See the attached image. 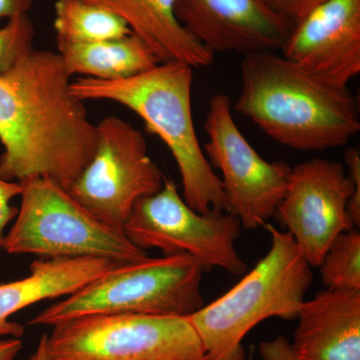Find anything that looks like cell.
I'll use <instances>...</instances> for the list:
<instances>
[{
	"label": "cell",
	"instance_id": "cell-25",
	"mask_svg": "<svg viewBox=\"0 0 360 360\" xmlns=\"http://www.w3.org/2000/svg\"><path fill=\"white\" fill-rule=\"evenodd\" d=\"M22 347L21 338L0 340V360H15Z\"/></svg>",
	"mask_w": 360,
	"mask_h": 360
},
{
	"label": "cell",
	"instance_id": "cell-26",
	"mask_svg": "<svg viewBox=\"0 0 360 360\" xmlns=\"http://www.w3.org/2000/svg\"><path fill=\"white\" fill-rule=\"evenodd\" d=\"M45 343H46V333L41 336L37 349L30 355V359L27 360H47L46 345H45Z\"/></svg>",
	"mask_w": 360,
	"mask_h": 360
},
{
	"label": "cell",
	"instance_id": "cell-12",
	"mask_svg": "<svg viewBox=\"0 0 360 360\" xmlns=\"http://www.w3.org/2000/svg\"><path fill=\"white\" fill-rule=\"evenodd\" d=\"M174 8L184 30L214 54L281 51L293 28L265 0H175Z\"/></svg>",
	"mask_w": 360,
	"mask_h": 360
},
{
	"label": "cell",
	"instance_id": "cell-15",
	"mask_svg": "<svg viewBox=\"0 0 360 360\" xmlns=\"http://www.w3.org/2000/svg\"><path fill=\"white\" fill-rule=\"evenodd\" d=\"M125 264L110 258H51L34 260L30 276L13 283L0 284V336L21 338L25 328L9 321L20 310L82 290Z\"/></svg>",
	"mask_w": 360,
	"mask_h": 360
},
{
	"label": "cell",
	"instance_id": "cell-13",
	"mask_svg": "<svg viewBox=\"0 0 360 360\" xmlns=\"http://www.w3.org/2000/svg\"><path fill=\"white\" fill-rule=\"evenodd\" d=\"M284 58L338 84L360 73V0H326L297 25L281 49Z\"/></svg>",
	"mask_w": 360,
	"mask_h": 360
},
{
	"label": "cell",
	"instance_id": "cell-17",
	"mask_svg": "<svg viewBox=\"0 0 360 360\" xmlns=\"http://www.w3.org/2000/svg\"><path fill=\"white\" fill-rule=\"evenodd\" d=\"M59 56L70 77L75 75L103 80L124 79L146 72L160 63L139 37L87 44H58Z\"/></svg>",
	"mask_w": 360,
	"mask_h": 360
},
{
	"label": "cell",
	"instance_id": "cell-3",
	"mask_svg": "<svg viewBox=\"0 0 360 360\" xmlns=\"http://www.w3.org/2000/svg\"><path fill=\"white\" fill-rule=\"evenodd\" d=\"M193 84V66L172 60L124 79L77 78L70 82V89L84 103L115 101L141 116L176 161L187 205L203 214L225 212L221 180L205 158L194 127Z\"/></svg>",
	"mask_w": 360,
	"mask_h": 360
},
{
	"label": "cell",
	"instance_id": "cell-24",
	"mask_svg": "<svg viewBox=\"0 0 360 360\" xmlns=\"http://www.w3.org/2000/svg\"><path fill=\"white\" fill-rule=\"evenodd\" d=\"M33 0H0V20L13 18L21 13H28Z\"/></svg>",
	"mask_w": 360,
	"mask_h": 360
},
{
	"label": "cell",
	"instance_id": "cell-7",
	"mask_svg": "<svg viewBox=\"0 0 360 360\" xmlns=\"http://www.w3.org/2000/svg\"><path fill=\"white\" fill-rule=\"evenodd\" d=\"M47 360H205L187 316L139 314L84 315L46 333Z\"/></svg>",
	"mask_w": 360,
	"mask_h": 360
},
{
	"label": "cell",
	"instance_id": "cell-16",
	"mask_svg": "<svg viewBox=\"0 0 360 360\" xmlns=\"http://www.w3.org/2000/svg\"><path fill=\"white\" fill-rule=\"evenodd\" d=\"M115 14L148 45L160 63L195 68L214 63V53L193 39L175 15V0H84Z\"/></svg>",
	"mask_w": 360,
	"mask_h": 360
},
{
	"label": "cell",
	"instance_id": "cell-27",
	"mask_svg": "<svg viewBox=\"0 0 360 360\" xmlns=\"http://www.w3.org/2000/svg\"><path fill=\"white\" fill-rule=\"evenodd\" d=\"M248 360H255V352H253V349L251 347L250 354H248Z\"/></svg>",
	"mask_w": 360,
	"mask_h": 360
},
{
	"label": "cell",
	"instance_id": "cell-23",
	"mask_svg": "<svg viewBox=\"0 0 360 360\" xmlns=\"http://www.w3.org/2000/svg\"><path fill=\"white\" fill-rule=\"evenodd\" d=\"M259 352L264 360H302L295 354L290 341L283 335L260 342Z\"/></svg>",
	"mask_w": 360,
	"mask_h": 360
},
{
	"label": "cell",
	"instance_id": "cell-10",
	"mask_svg": "<svg viewBox=\"0 0 360 360\" xmlns=\"http://www.w3.org/2000/svg\"><path fill=\"white\" fill-rule=\"evenodd\" d=\"M205 127L208 141L203 151L221 172L225 212L238 217L246 229L267 224L285 195L292 167L258 155L234 122L225 94L210 99Z\"/></svg>",
	"mask_w": 360,
	"mask_h": 360
},
{
	"label": "cell",
	"instance_id": "cell-1",
	"mask_svg": "<svg viewBox=\"0 0 360 360\" xmlns=\"http://www.w3.org/2000/svg\"><path fill=\"white\" fill-rule=\"evenodd\" d=\"M59 53L33 49L0 75V176L44 177L68 191L96 153L97 127L70 91Z\"/></svg>",
	"mask_w": 360,
	"mask_h": 360
},
{
	"label": "cell",
	"instance_id": "cell-8",
	"mask_svg": "<svg viewBox=\"0 0 360 360\" xmlns=\"http://www.w3.org/2000/svg\"><path fill=\"white\" fill-rule=\"evenodd\" d=\"M241 222L225 212L200 213L180 195L176 184L165 179L162 188L137 201L123 233L142 250H160L165 255L186 253L207 267L231 274L248 267L236 250Z\"/></svg>",
	"mask_w": 360,
	"mask_h": 360
},
{
	"label": "cell",
	"instance_id": "cell-22",
	"mask_svg": "<svg viewBox=\"0 0 360 360\" xmlns=\"http://www.w3.org/2000/svg\"><path fill=\"white\" fill-rule=\"evenodd\" d=\"M326 0H265L277 13L295 26Z\"/></svg>",
	"mask_w": 360,
	"mask_h": 360
},
{
	"label": "cell",
	"instance_id": "cell-20",
	"mask_svg": "<svg viewBox=\"0 0 360 360\" xmlns=\"http://www.w3.org/2000/svg\"><path fill=\"white\" fill-rule=\"evenodd\" d=\"M34 25L28 13L14 15L0 27V75L9 72L34 49Z\"/></svg>",
	"mask_w": 360,
	"mask_h": 360
},
{
	"label": "cell",
	"instance_id": "cell-4",
	"mask_svg": "<svg viewBox=\"0 0 360 360\" xmlns=\"http://www.w3.org/2000/svg\"><path fill=\"white\" fill-rule=\"evenodd\" d=\"M271 245L231 290L189 315L205 360H248L243 341L270 317L296 319L312 281L311 266L288 231L265 224Z\"/></svg>",
	"mask_w": 360,
	"mask_h": 360
},
{
	"label": "cell",
	"instance_id": "cell-21",
	"mask_svg": "<svg viewBox=\"0 0 360 360\" xmlns=\"http://www.w3.org/2000/svg\"><path fill=\"white\" fill-rule=\"evenodd\" d=\"M22 193V184L20 181H11L0 176V250L4 248V229L7 224L16 219L20 208L11 205V202L16 196Z\"/></svg>",
	"mask_w": 360,
	"mask_h": 360
},
{
	"label": "cell",
	"instance_id": "cell-5",
	"mask_svg": "<svg viewBox=\"0 0 360 360\" xmlns=\"http://www.w3.org/2000/svg\"><path fill=\"white\" fill-rule=\"evenodd\" d=\"M205 270L198 258L186 253L125 264L42 310L27 324L52 328L97 314L189 316L203 305Z\"/></svg>",
	"mask_w": 360,
	"mask_h": 360
},
{
	"label": "cell",
	"instance_id": "cell-6",
	"mask_svg": "<svg viewBox=\"0 0 360 360\" xmlns=\"http://www.w3.org/2000/svg\"><path fill=\"white\" fill-rule=\"evenodd\" d=\"M20 182L21 205L2 248L9 255L44 259L103 257L123 264L149 257L123 231L96 219L52 180L32 177Z\"/></svg>",
	"mask_w": 360,
	"mask_h": 360
},
{
	"label": "cell",
	"instance_id": "cell-14",
	"mask_svg": "<svg viewBox=\"0 0 360 360\" xmlns=\"http://www.w3.org/2000/svg\"><path fill=\"white\" fill-rule=\"evenodd\" d=\"M291 343L302 360H360V290L319 291L298 312Z\"/></svg>",
	"mask_w": 360,
	"mask_h": 360
},
{
	"label": "cell",
	"instance_id": "cell-11",
	"mask_svg": "<svg viewBox=\"0 0 360 360\" xmlns=\"http://www.w3.org/2000/svg\"><path fill=\"white\" fill-rule=\"evenodd\" d=\"M276 215L311 267H319L340 234L360 225L354 182L341 163L321 158L291 168Z\"/></svg>",
	"mask_w": 360,
	"mask_h": 360
},
{
	"label": "cell",
	"instance_id": "cell-9",
	"mask_svg": "<svg viewBox=\"0 0 360 360\" xmlns=\"http://www.w3.org/2000/svg\"><path fill=\"white\" fill-rule=\"evenodd\" d=\"M96 127V153L68 191L96 219L123 231L135 203L158 193L165 177L134 125L108 116Z\"/></svg>",
	"mask_w": 360,
	"mask_h": 360
},
{
	"label": "cell",
	"instance_id": "cell-2",
	"mask_svg": "<svg viewBox=\"0 0 360 360\" xmlns=\"http://www.w3.org/2000/svg\"><path fill=\"white\" fill-rule=\"evenodd\" d=\"M234 108L267 136L300 151L347 146L359 134V103L348 85L305 70L276 51L243 56Z\"/></svg>",
	"mask_w": 360,
	"mask_h": 360
},
{
	"label": "cell",
	"instance_id": "cell-18",
	"mask_svg": "<svg viewBox=\"0 0 360 360\" xmlns=\"http://www.w3.org/2000/svg\"><path fill=\"white\" fill-rule=\"evenodd\" d=\"M53 26L58 44H94L132 33L115 14L84 0H56Z\"/></svg>",
	"mask_w": 360,
	"mask_h": 360
},
{
	"label": "cell",
	"instance_id": "cell-19",
	"mask_svg": "<svg viewBox=\"0 0 360 360\" xmlns=\"http://www.w3.org/2000/svg\"><path fill=\"white\" fill-rule=\"evenodd\" d=\"M319 267L326 290H360L359 229L340 234L329 246Z\"/></svg>",
	"mask_w": 360,
	"mask_h": 360
}]
</instances>
